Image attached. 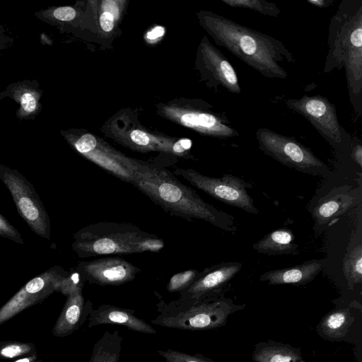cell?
Masks as SVG:
<instances>
[{"label": "cell", "instance_id": "cell-1", "mask_svg": "<svg viewBox=\"0 0 362 362\" xmlns=\"http://www.w3.org/2000/svg\"><path fill=\"white\" fill-rule=\"evenodd\" d=\"M197 16L217 45L263 76L274 79L288 77L280 63H294L296 59L281 41L212 11H200Z\"/></svg>", "mask_w": 362, "mask_h": 362}, {"label": "cell", "instance_id": "cell-2", "mask_svg": "<svg viewBox=\"0 0 362 362\" xmlns=\"http://www.w3.org/2000/svg\"><path fill=\"white\" fill-rule=\"evenodd\" d=\"M133 185L173 216L187 221L202 219L228 232L237 230L232 216L204 202L194 189L162 167L140 161Z\"/></svg>", "mask_w": 362, "mask_h": 362}, {"label": "cell", "instance_id": "cell-3", "mask_svg": "<svg viewBox=\"0 0 362 362\" xmlns=\"http://www.w3.org/2000/svg\"><path fill=\"white\" fill-rule=\"evenodd\" d=\"M342 69L351 105L362 116V0H342L329 21L323 72Z\"/></svg>", "mask_w": 362, "mask_h": 362}, {"label": "cell", "instance_id": "cell-4", "mask_svg": "<svg viewBox=\"0 0 362 362\" xmlns=\"http://www.w3.org/2000/svg\"><path fill=\"white\" fill-rule=\"evenodd\" d=\"M71 247L80 258L158 252L164 241L130 223L102 221L73 235Z\"/></svg>", "mask_w": 362, "mask_h": 362}, {"label": "cell", "instance_id": "cell-5", "mask_svg": "<svg viewBox=\"0 0 362 362\" xmlns=\"http://www.w3.org/2000/svg\"><path fill=\"white\" fill-rule=\"evenodd\" d=\"M158 314L151 323L166 328L184 330H208L224 326L228 316L244 305H235L223 296H214L196 300L178 298L156 304Z\"/></svg>", "mask_w": 362, "mask_h": 362}, {"label": "cell", "instance_id": "cell-6", "mask_svg": "<svg viewBox=\"0 0 362 362\" xmlns=\"http://www.w3.org/2000/svg\"><path fill=\"white\" fill-rule=\"evenodd\" d=\"M255 135L260 150L283 165L314 175L328 173L327 166L294 138L265 127L258 129Z\"/></svg>", "mask_w": 362, "mask_h": 362}, {"label": "cell", "instance_id": "cell-7", "mask_svg": "<svg viewBox=\"0 0 362 362\" xmlns=\"http://www.w3.org/2000/svg\"><path fill=\"white\" fill-rule=\"evenodd\" d=\"M0 180L10 192L19 215L37 235L50 239L49 216L33 185L18 171L0 165Z\"/></svg>", "mask_w": 362, "mask_h": 362}, {"label": "cell", "instance_id": "cell-8", "mask_svg": "<svg viewBox=\"0 0 362 362\" xmlns=\"http://www.w3.org/2000/svg\"><path fill=\"white\" fill-rule=\"evenodd\" d=\"M173 173L220 202L252 214L259 213L247 192L252 185L236 176L225 174L221 177H213L193 169L180 168H175Z\"/></svg>", "mask_w": 362, "mask_h": 362}, {"label": "cell", "instance_id": "cell-9", "mask_svg": "<svg viewBox=\"0 0 362 362\" xmlns=\"http://www.w3.org/2000/svg\"><path fill=\"white\" fill-rule=\"evenodd\" d=\"M285 103L305 117L334 148L340 149L347 141L349 135L338 120L334 105L327 98L305 95L300 98L288 99Z\"/></svg>", "mask_w": 362, "mask_h": 362}, {"label": "cell", "instance_id": "cell-10", "mask_svg": "<svg viewBox=\"0 0 362 362\" xmlns=\"http://www.w3.org/2000/svg\"><path fill=\"white\" fill-rule=\"evenodd\" d=\"M69 273L62 267L54 266L27 282L0 308V325L58 292L62 280Z\"/></svg>", "mask_w": 362, "mask_h": 362}, {"label": "cell", "instance_id": "cell-11", "mask_svg": "<svg viewBox=\"0 0 362 362\" xmlns=\"http://www.w3.org/2000/svg\"><path fill=\"white\" fill-rule=\"evenodd\" d=\"M203 103L199 107L181 108L166 106L163 114L173 122L194 129L202 134L226 139L239 136L225 113L216 112Z\"/></svg>", "mask_w": 362, "mask_h": 362}, {"label": "cell", "instance_id": "cell-12", "mask_svg": "<svg viewBox=\"0 0 362 362\" xmlns=\"http://www.w3.org/2000/svg\"><path fill=\"white\" fill-rule=\"evenodd\" d=\"M74 146L80 154L107 173L134 184V173L140 160L123 155L90 134L81 136Z\"/></svg>", "mask_w": 362, "mask_h": 362}, {"label": "cell", "instance_id": "cell-13", "mask_svg": "<svg viewBox=\"0 0 362 362\" xmlns=\"http://www.w3.org/2000/svg\"><path fill=\"white\" fill-rule=\"evenodd\" d=\"M196 64L202 79L209 87H222L235 94L240 93L241 88L234 68L206 36L202 38L198 47Z\"/></svg>", "mask_w": 362, "mask_h": 362}, {"label": "cell", "instance_id": "cell-14", "mask_svg": "<svg viewBox=\"0 0 362 362\" xmlns=\"http://www.w3.org/2000/svg\"><path fill=\"white\" fill-rule=\"evenodd\" d=\"M81 279L102 286H119L135 279L140 268L119 257L104 256L79 262L75 267Z\"/></svg>", "mask_w": 362, "mask_h": 362}, {"label": "cell", "instance_id": "cell-15", "mask_svg": "<svg viewBox=\"0 0 362 362\" xmlns=\"http://www.w3.org/2000/svg\"><path fill=\"white\" fill-rule=\"evenodd\" d=\"M242 266L240 262H230L205 268L188 288L178 293V299L196 300L217 296L221 289L240 271Z\"/></svg>", "mask_w": 362, "mask_h": 362}, {"label": "cell", "instance_id": "cell-16", "mask_svg": "<svg viewBox=\"0 0 362 362\" xmlns=\"http://www.w3.org/2000/svg\"><path fill=\"white\" fill-rule=\"evenodd\" d=\"M361 201L360 189L347 185L338 187L318 200L311 214L316 225H327L356 206Z\"/></svg>", "mask_w": 362, "mask_h": 362}, {"label": "cell", "instance_id": "cell-17", "mask_svg": "<svg viewBox=\"0 0 362 362\" xmlns=\"http://www.w3.org/2000/svg\"><path fill=\"white\" fill-rule=\"evenodd\" d=\"M134 310L104 304L90 310L88 317V327L100 325H119L144 334H156V329L148 323L136 317Z\"/></svg>", "mask_w": 362, "mask_h": 362}, {"label": "cell", "instance_id": "cell-18", "mask_svg": "<svg viewBox=\"0 0 362 362\" xmlns=\"http://www.w3.org/2000/svg\"><path fill=\"white\" fill-rule=\"evenodd\" d=\"M92 308L90 300L85 303L82 290L71 293L52 328V334L63 337L72 334L83 323Z\"/></svg>", "mask_w": 362, "mask_h": 362}, {"label": "cell", "instance_id": "cell-19", "mask_svg": "<svg viewBox=\"0 0 362 362\" xmlns=\"http://www.w3.org/2000/svg\"><path fill=\"white\" fill-rule=\"evenodd\" d=\"M325 264V259L309 260L294 267L264 272L261 275L260 280L269 285H304L315 279L324 268Z\"/></svg>", "mask_w": 362, "mask_h": 362}, {"label": "cell", "instance_id": "cell-20", "mask_svg": "<svg viewBox=\"0 0 362 362\" xmlns=\"http://www.w3.org/2000/svg\"><path fill=\"white\" fill-rule=\"evenodd\" d=\"M252 358L254 362H303L300 349L273 341L257 344Z\"/></svg>", "mask_w": 362, "mask_h": 362}, {"label": "cell", "instance_id": "cell-21", "mask_svg": "<svg viewBox=\"0 0 362 362\" xmlns=\"http://www.w3.org/2000/svg\"><path fill=\"white\" fill-rule=\"evenodd\" d=\"M298 247L293 233L287 228L274 230L253 244L257 252L269 255L295 254Z\"/></svg>", "mask_w": 362, "mask_h": 362}, {"label": "cell", "instance_id": "cell-22", "mask_svg": "<svg viewBox=\"0 0 362 362\" xmlns=\"http://www.w3.org/2000/svg\"><path fill=\"white\" fill-rule=\"evenodd\" d=\"M354 317L348 308L332 310L321 320L317 326L318 334L324 339H342L348 332Z\"/></svg>", "mask_w": 362, "mask_h": 362}, {"label": "cell", "instance_id": "cell-23", "mask_svg": "<svg viewBox=\"0 0 362 362\" xmlns=\"http://www.w3.org/2000/svg\"><path fill=\"white\" fill-rule=\"evenodd\" d=\"M122 341L118 330L105 331L94 344L88 362H119Z\"/></svg>", "mask_w": 362, "mask_h": 362}, {"label": "cell", "instance_id": "cell-24", "mask_svg": "<svg viewBox=\"0 0 362 362\" xmlns=\"http://www.w3.org/2000/svg\"><path fill=\"white\" fill-rule=\"evenodd\" d=\"M344 274L350 287L362 281V247H355L348 252L343 261Z\"/></svg>", "mask_w": 362, "mask_h": 362}, {"label": "cell", "instance_id": "cell-25", "mask_svg": "<svg viewBox=\"0 0 362 362\" xmlns=\"http://www.w3.org/2000/svg\"><path fill=\"white\" fill-rule=\"evenodd\" d=\"M221 1L230 7L250 9L271 17H277L281 13V10L276 4L264 0H221Z\"/></svg>", "mask_w": 362, "mask_h": 362}, {"label": "cell", "instance_id": "cell-26", "mask_svg": "<svg viewBox=\"0 0 362 362\" xmlns=\"http://www.w3.org/2000/svg\"><path fill=\"white\" fill-rule=\"evenodd\" d=\"M37 353L33 343L14 341H0V359H12Z\"/></svg>", "mask_w": 362, "mask_h": 362}, {"label": "cell", "instance_id": "cell-27", "mask_svg": "<svg viewBox=\"0 0 362 362\" xmlns=\"http://www.w3.org/2000/svg\"><path fill=\"white\" fill-rule=\"evenodd\" d=\"M199 272L197 269H192L175 274L167 284V291L170 293H180L194 281Z\"/></svg>", "mask_w": 362, "mask_h": 362}, {"label": "cell", "instance_id": "cell-28", "mask_svg": "<svg viewBox=\"0 0 362 362\" xmlns=\"http://www.w3.org/2000/svg\"><path fill=\"white\" fill-rule=\"evenodd\" d=\"M157 352L166 362H215L200 354L192 355L170 349L158 350Z\"/></svg>", "mask_w": 362, "mask_h": 362}, {"label": "cell", "instance_id": "cell-29", "mask_svg": "<svg viewBox=\"0 0 362 362\" xmlns=\"http://www.w3.org/2000/svg\"><path fill=\"white\" fill-rule=\"evenodd\" d=\"M83 283L84 281L81 279L79 274L74 269V270L70 271L68 276L62 280L58 292L67 297L76 291L82 290Z\"/></svg>", "mask_w": 362, "mask_h": 362}, {"label": "cell", "instance_id": "cell-30", "mask_svg": "<svg viewBox=\"0 0 362 362\" xmlns=\"http://www.w3.org/2000/svg\"><path fill=\"white\" fill-rule=\"evenodd\" d=\"M0 236L8 238L16 243L23 244V239L19 231L0 214Z\"/></svg>", "mask_w": 362, "mask_h": 362}, {"label": "cell", "instance_id": "cell-31", "mask_svg": "<svg viewBox=\"0 0 362 362\" xmlns=\"http://www.w3.org/2000/svg\"><path fill=\"white\" fill-rule=\"evenodd\" d=\"M76 14V11L70 6L59 7L54 11V16L57 19L64 21L73 20Z\"/></svg>", "mask_w": 362, "mask_h": 362}, {"label": "cell", "instance_id": "cell-32", "mask_svg": "<svg viewBox=\"0 0 362 362\" xmlns=\"http://www.w3.org/2000/svg\"><path fill=\"white\" fill-rule=\"evenodd\" d=\"M100 25L105 32H110L114 28L115 17L110 11L103 12L99 18Z\"/></svg>", "mask_w": 362, "mask_h": 362}, {"label": "cell", "instance_id": "cell-33", "mask_svg": "<svg viewBox=\"0 0 362 362\" xmlns=\"http://www.w3.org/2000/svg\"><path fill=\"white\" fill-rule=\"evenodd\" d=\"M22 107L28 112L35 110L36 102L34 97L28 93H24L21 99Z\"/></svg>", "mask_w": 362, "mask_h": 362}, {"label": "cell", "instance_id": "cell-34", "mask_svg": "<svg viewBox=\"0 0 362 362\" xmlns=\"http://www.w3.org/2000/svg\"><path fill=\"white\" fill-rule=\"evenodd\" d=\"M351 157L354 160L361 168L362 167V146L360 143L356 144L352 148Z\"/></svg>", "mask_w": 362, "mask_h": 362}, {"label": "cell", "instance_id": "cell-35", "mask_svg": "<svg viewBox=\"0 0 362 362\" xmlns=\"http://www.w3.org/2000/svg\"><path fill=\"white\" fill-rule=\"evenodd\" d=\"M307 1L318 8H327L332 4L333 0H307Z\"/></svg>", "mask_w": 362, "mask_h": 362}, {"label": "cell", "instance_id": "cell-36", "mask_svg": "<svg viewBox=\"0 0 362 362\" xmlns=\"http://www.w3.org/2000/svg\"><path fill=\"white\" fill-rule=\"evenodd\" d=\"M13 362H42L37 356V353L21 357Z\"/></svg>", "mask_w": 362, "mask_h": 362}]
</instances>
